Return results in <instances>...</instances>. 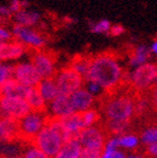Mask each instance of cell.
Listing matches in <instances>:
<instances>
[{
	"label": "cell",
	"mask_w": 157,
	"mask_h": 158,
	"mask_svg": "<svg viewBox=\"0 0 157 158\" xmlns=\"http://www.w3.org/2000/svg\"><path fill=\"white\" fill-rule=\"evenodd\" d=\"M69 99H70V103L75 113H83L89 109H92L96 103V99L83 87L78 89L74 94H71L69 96Z\"/></svg>",
	"instance_id": "9a60e30c"
},
{
	"label": "cell",
	"mask_w": 157,
	"mask_h": 158,
	"mask_svg": "<svg viewBox=\"0 0 157 158\" xmlns=\"http://www.w3.org/2000/svg\"><path fill=\"white\" fill-rule=\"evenodd\" d=\"M13 68L15 65L10 63H0V88L13 78Z\"/></svg>",
	"instance_id": "83f0119b"
},
{
	"label": "cell",
	"mask_w": 157,
	"mask_h": 158,
	"mask_svg": "<svg viewBox=\"0 0 157 158\" xmlns=\"http://www.w3.org/2000/svg\"><path fill=\"white\" fill-rule=\"evenodd\" d=\"M157 77V64L146 63L132 72H125L124 84H128L138 92H146L154 87Z\"/></svg>",
	"instance_id": "277c9868"
},
{
	"label": "cell",
	"mask_w": 157,
	"mask_h": 158,
	"mask_svg": "<svg viewBox=\"0 0 157 158\" xmlns=\"http://www.w3.org/2000/svg\"><path fill=\"white\" fill-rule=\"evenodd\" d=\"M17 137H19L18 122L0 115V143H11Z\"/></svg>",
	"instance_id": "d6986e66"
},
{
	"label": "cell",
	"mask_w": 157,
	"mask_h": 158,
	"mask_svg": "<svg viewBox=\"0 0 157 158\" xmlns=\"http://www.w3.org/2000/svg\"><path fill=\"white\" fill-rule=\"evenodd\" d=\"M151 102L154 106L157 108V86L153 87L152 88V92H151Z\"/></svg>",
	"instance_id": "74e56055"
},
{
	"label": "cell",
	"mask_w": 157,
	"mask_h": 158,
	"mask_svg": "<svg viewBox=\"0 0 157 158\" xmlns=\"http://www.w3.org/2000/svg\"><path fill=\"white\" fill-rule=\"evenodd\" d=\"M77 139L80 143L83 149L101 153L108 138L104 128L99 125H95L83 130Z\"/></svg>",
	"instance_id": "9c48e42d"
},
{
	"label": "cell",
	"mask_w": 157,
	"mask_h": 158,
	"mask_svg": "<svg viewBox=\"0 0 157 158\" xmlns=\"http://www.w3.org/2000/svg\"><path fill=\"white\" fill-rule=\"evenodd\" d=\"M140 141L145 146L157 143V126L150 125L145 127L140 135Z\"/></svg>",
	"instance_id": "4316f807"
},
{
	"label": "cell",
	"mask_w": 157,
	"mask_h": 158,
	"mask_svg": "<svg viewBox=\"0 0 157 158\" xmlns=\"http://www.w3.org/2000/svg\"><path fill=\"white\" fill-rule=\"evenodd\" d=\"M83 153V147L77 138L69 139L62 147L54 158H79Z\"/></svg>",
	"instance_id": "7402d4cb"
},
{
	"label": "cell",
	"mask_w": 157,
	"mask_h": 158,
	"mask_svg": "<svg viewBox=\"0 0 157 158\" xmlns=\"http://www.w3.org/2000/svg\"><path fill=\"white\" fill-rule=\"evenodd\" d=\"M73 70L79 74L80 76H83L86 79L87 74H88L89 66H90V57L86 56H77L76 58H74L70 62V64L68 65Z\"/></svg>",
	"instance_id": "cb8c5ba5"
},
{
	"label": "cell",
	"mask_w": 157,
	"mask_h": 158,
	"mask_svg": "<svg viewBox=\"0 0 157 158\" xmlns=\"http://www.w3.org/2000/svg\"><path fill=\"white\" fill-rule=\"evenodd\" d=\"M28 49L20 44L19 42L12 40L10 42L0 43V63H11L21 59Z\"/></svg>",
	"instance_id": "4fadbf2b"
},
{
	"label": "cell",
	"mask_w": 157,
	"mask_h": 158,
	"mask_svg": "<svg viewBox=\"0 0 157 158\" xmlns=\"http://www.w3.org/2000/svg\"><path fill=\"white\" fill-rule=\"evenodd\" d=\"M12 40H13V35L11 29L5 27L3 24H0V43L10 42Z\"/></svg>",
	"instance_id": "1f68e13d"
},
{
	"label": "cell",
	"mask_w": 157,
	"mask_h": 158,
	"mask_svg": "<svg viewBox=\"0 0 157 158\" xmlns=\"http://www.w3.org/2000/svg\"><path fill=\"white\" fill-rule=\"evenodd\" d=\"M25 100L29 103L31 110H34V111H44V109L47 108V104L40 96L36 88H31Z\"/></svg>",
	"instance_id": "603a6c76"
},
{
	"label": "cell",
	"mask_w": 157,
	"mask_h": 158,
	"mask_svg": "<svg viewBox=\"0 0 157 158\" xmlns=\"http://www.w3.org/2000/svg\"><path fill=\"white\" fill-rule=\"evenodd\" d=\"M151 57H152V53H151V49L147 45H136L130 52V55H129L128 58V64L129 66L134 69L136 67H140L142 65L146 64V63H150Z\"/></svg>",
	"instance_id": "e0dca14e"
},
{
	"label": "cell",
	"mask_w": 157,
	"mask_h": 158,
	"mask_svg": "<svg viewBox=\"0 0 157 158\" xmlns=\"http://www.w3.org/2000/svg\"><path fill=\"white\" fill-rule=\"evenodd\" d=\"M157 86V77H156V80H155V84H154V87Z\"/></svg>",
	"instance_id": "7bdbcfd3"
},
{
	"label": "cell",
	"mask_w": 157,
	"mask_h": 158,
	"mask_svg": "<svg viewBox=\"0 0 157 158\" xmlns=\"http://www.w3.org/2000/svg\"><path fill=\"white\" fill-rule=\"evenodd\" d=\"M58 122L65 136H66L67 141L77 138L80 132L83 130V125L79 113H73L69 116L58 120Z\"/></svg>",
	"instance_id": "2e32d148"
},
{
	"label": "cell",
	"mask_w": 157,
	"mask_h": 158,
	"mask_svg": "<svg viewBox=\"0 0 157 158\" xmlns=\"http://www.w3.org/2000/svg\"><path fill=\"white\" fill-rule=\"evenodd\" d=\"M13 79L28 88H36L42 80L31 60H21L15 64Z\"/></svg>",
	"instance_id": "8fae6325"
},
{
	"label": "cell",
	"mask_w": 157,
	"mask_h": 158,
	"mask_svg": "<svg viewBox=\"0 0 157 158\" xmlns=\"http://www.w3.org/2000/svg\"><path fill=\"white\" fill-rule=\"evenodd\" d=\"M63 21H64V23L66 25H73V24H76V23L78 22V20H77L76 18L70 17V15H66V17H64Z\"/></svg>",
	"instance_id": "f35d334b"
},
{
	"label": "cell",
	"mask_w": 157,
	"mask_h": 158,
	"mask_svg": "<svg viewBox=\"0 0 157 158\" xmlns=\"http://www.w3.org/2000/svg\"><path fill=\"white\" fill-rule=\"evenodd\" d=\"M100 155H101V153L83 149V153H81V155L79 158H100Z\"/></svg>",
	"instance_id": "d590c367"
},
{
	"label": "cell",
	"mask_w": 157,
	"mask_h": 158,
	"mask_svg": "<svg viewBox=\"0 0 157 158\" xmlns=\"http://www.w3.org/2000/svg\"><path fill=\"white\" fill-rule=\"evenodd\" d=\"M54 79L58 87L59 94H66V96H70L78 89L83 88L86 81V79L77 74L69 66H65L58 69Z\"/></svg>",
	"instance_id": "ba28073f"
},
{
	"label": "cell",
	"mask_w": 157,
	"mask_h": 158,
	"mask_svg": "<svg viewBox=\"0 0 157 158\" xmlns=\"http://www.w3.org/2000/svg\"><path fill=\"white\" fill-rule=\"evenodd\" d=\"M8 6H9L10 10H11V12H12L13 15H15V13L19 12V11H21V10H22L21 0H10L9 3H8Z\"/></svg>",
	"instance_id": "e575fe53"
},
{
	"label": "cell",
	"mask_w": 157,
	"mask_h": 158,
	"mask_svg": "<svg viewBox=\"0 0 157 158\" xmlns=\"http://www.w3.org/2000/svg\"><path fill=\"white\" fill-rule=\"evenodd\" d=\"M83 88L86 89L87 91H88L95 99L101 98V97H103V94H106V90H104L98 82L93 81V80H88V79H86L85 85H83Z\"/></svg>",
	"instance_id": "f1b7e54d"
},
{
	"label": "cell",
	"mask_w": 157,
	"mask_h": 158,
	"mask_svg": "<svg viewBox=\"0 0 157 158\" xmlns=\"http://www.w3.org/2000/svg\"><path fill=\"white\" fill-rule=\"evenodd\" d=\"M49 116L44 111L31 110L22 118L18 121L19 137L25 141H32L49 123Z\"/></svg>",
	"instance_id": "5b68a950"
},
{
	"label": "cell",
	"mask_w": 157,
	"mask_h": 158,
	"mask_svg": "<svg viewBox=\"0 0 157 158\" xmlns=\"http://www.w3.org/2000/svg\"><path fill=\"white\" fill-rule=\"evenodd\" d=\"M47 111L54 120H61L75 113L71 106L69 96L62 94H59L51 103L47 104Z\"/></svg>",
	"instance_id": "7c38bea8"
},
{
	"label": "cell",
	"mask_w": 157,
	"mask_h": 158,
	"mask_svg": "<svg viewBox=\"0 0 157 158\" xmlns=\"http://www.w3.org/2000/svg\"><path fill=\"white\" fill-rule=\"evenodd\" d=\"M67 142L58 120L52 118L33 139V146L49 158H54Z\"/></svg>",
	"instance_id": "3957f363"
},
{
	"label": "cell",
	"mask_w": 157,
	"mask_h": 158,
	"mask_svg": "<svg viewBox=\"0 0 157 158\" xmlns=\"http://www.w3.org/2000/svg\"><path fill=\"white\" fill-rule=\"evenodd\" d=\"M3 158H25L23 155H12V156H5Z\"/></svg>",
	"instance_id": "b9f144b4"
},
{
	"label": "cell",
	"mask_w": 157,
	"mask_h": 158,
	"mask_svg": "<svg viewBox=\"0 0 157 158\" xmlns=\"http://www.w3.org/2000/svg\"><path fill=\"white\" fill-rule=\"evenodd\" d=\"M40 96L45 101V103H51L55 98L59 94V90L54 78H45L42 79L36 87Z\"/></svg>",
	"instance_id": "ffe728a7"
},
{
	"label": "cell",
	"mask_w": 157,
	"mask_h": 158,
	"mask_svg": "<svg viewBox=\"0 0 157 158\" xmlns=\"http://www.w3.org/2000/svg\"><path fill=\"white\" fill-rule=\"evenodd\" d=\"M80 114L81 122H83V130L87 127H91V126L98 125L99 120H100V112L97 110V109L92 108L89 109L87 111L83 112Z\"/></svg>",
	"instance_id": "484cf974"
},
{
	"label": "cell",
	"mask_w": 157,
	"mask_h": 158,
	"mask_svg": "<svg viewBox=\"0 0 157 158\" xmlns=\"http://www.w3.org/2000/svg\"><path fill=\"white\" fill-rule=\"evenodd\" d=\"M0 17L2 18L6 22H7L8 20L12 19L13 15L8 5H0Z\"/></svg>",
	"instance_id": "836d02e7"
},
{
	"label": "cell",
	"mask_w": 157,
	"mask_h": 158,
	"mask_svg": "<svg viewBox=\"0 0 157 158\" xmlns=\"http://www.w3.org/2000/svg\"><path fill=\"white\" fill-rule=\"evenodd\" d=\"M150 49H151L152 55H156L157 56V39H155L154 41H153V43L150 46Z\"/></svg>",
	"instance_id": "ab89813d"
},
{
	"label": "cell",
	"mask_w": 157,
	"mask_h": 158,
	"mask_svg": "<svg viewBox=\"0 0 157 158\" xmlns=\"http://www.w3.org/2000/svg\"><path fill=\"white\" fill-rule=\"evenodd\" d=\"M128 158H144V156L141 155L140 153H131L128 155Z\"/></svg>",
	"instance_id": "60d3db41"
},
{
	"label": "cell",
	"mask_w": 157,
	"mask_h": 158,
	"mask_svg": "<svg viewBox=\"0 0 157 158\" xmlns=\"http://www.w3.org/2000/svg\"><path fill=\"white\" fill-rule=\"evenodd\" d=\"M125 70L120 59L112 53H100L90 57V66L86 79L98 82L106 92H113L124 84Z\"/></svg>",
	"instance_id": "6da1fadb"
},
{
	"label": "cell",
	"mask_w": 157,
	"mask_h": 158,
	"mask_svg": "<svg viewBox=\"0 0 157 158\" xmlns=\"http://www.w3.org/2000/svg\"><path fill=\"white\" fill-rule=\"evenodd\" d=\"M126 32L124 25H122L121 23H116V24L111 25L110 32H109V35L113 37H119L121 35H123L124 33Z\"/></svg>",
	"instance_id": "d6a6232c"
},
{
	"label": "cell",
	"mask_w": 157,
	"mask_h": 158,
	"mask_svg": "<svg viewBox=\"0 0 157 158\" xmlns=\"http://www.w3.org/2000/svg\"><path fill=\"white\" fill-rule=\"evenodd\" d=\"M31 88L19 84L15 79H10L0 88V96H15L25 99Z\"/></svg>",
	"instance_id": "44dd1931"
},
{
	"label": "cell",
	"mask_w": 157,
	"mask_h": 158,
	"mask_svg": "<svg viewBox=\"0 0 157 158\" xmlns=\"http://www.w3.org/2000/svg\"><path fill=\"white\" fill-rule=\"evenodd\" d=\"M22 155L24 156L25 158H49V157H47L45 154L42 153L40 149H37L35 146H30V147H28L27 149L23 152Z\"/></svg>",
	"instance_id": "4dcf8cb0"
},
{
	"label": "cell",
	"mask_w": 157,
	"mask_h": 158,
	"mask_svg": "<svg viewBox=\"0 0 157 158\" xmlns=\"http://www.w3.org/2000/svg\"><path fill=\"white\" fill-rule=\"evenodd\" d=\"M140 137L134 133H124L121 135H111L107 139L106 144L112 147L120 148L122 151H135L140 146Z\"/></svg>",
	"instance_id": "5bb4252c"
},
{
	"label": "cell",
	"mask_w": 157,
	"mask_h": 158,
	"mask_svg": "<svg viewBox=\"0 0 157 158\" xmlns=\"http://www.w3.org/2000/svg\"><path fill=\"white\" fill-rule=\"evenodd\" d=\"M100 158H128V155L120 148L112 147L106 144L101 152Z\"/></svg>",
	"instance_id": "f546056e"
},
{
	"label": "cell",
	"mask_w": 157,
	"mask_h": 158,
	"mask_svg": "<svg viewBox=\"0 0 157 158\" xmlns=\"http://www.w3.org/2000/svg\"><path fill=\"white\" fill-rule=\"evenodd\" d=\"M13 40L22 44L25 48L32 51H41L46 46V37L35 27H22L19 24H13L11 27Z\"/></svg>",
	"instance_id": "8992f818"
},
{
	"label": "cell",
	"mask_w": 157,
	"mask_h": 158,
	"mask_svg": "<svg viewBox=\"0 0 157 158\" xmlns=\"http://www.w3.org/2000/svg\"><path fill=\"white\" fill-rule=\"evenodd\" d=\"M102 115L106 122L131 123L136 115V97L130 92H113L103 100Z\"/></svg>",
	"instance_id": "7a4b0ae2"
},
{
	"label": "cell",
	"mask_w": 157,
	"mask_h": 158,
	"mask_svg": "<svg viewBox=\"0 0 157 158\" xmlns=\"http://www.w3.org/2000/svg\"><path fill=\"white\" fill-rule=\"evenodd\" d=\"M15 24L28 27H35L42 21V15L36 10L22 9L12 17Z\"/></svg>",
	"instance_id": "ac0fdd59"
},
{
	"label": "cell",
	"mask_w": 157,
	"mask_h": 158,
	"mask_svg": "<svg viewBox=\"0 0 157 158\" xmlns=\"http://www.w3.org/2000/svg\"><path fill=\"white\" fill-rule=\"evenodd\" d=\"M89 31L92 34H109L112 23L108 19H100L97 21H88Z\"/></svg>",
	"instance_id": "d4e9b609"
},
{
	"label": "cell",
	"mask_w": 157,
	"mask_h": 158,
	"mask_svg": "<svg viewBox=\"0 0 157 158\" xmlns=\"http://www.w3.org/2000/svg\"><path fill=\"white\" fill-rule=\"evenodd\" d=\"M146 152H147L148 156H151V157H154V158H157V143L146 146Z\"/></svg>",
	"instance_id": "8d00e7d4"
},
{
	"label": "cell",
	"mask_w": 157,
	"mask_h": 158,
	"mask_svg": "<svg viewBox=\"0 0 157 158\" xmlns=\"http://www.w3.org/2000/svg\"><path fill=\"white\" fill-rule=\"evenodd\" d=\"M30 60L34 65L36 72L39 73L42 79L55 77L57 73V65L56 58L52 53L44 51V49L35 51Z\"/></svg>",
	"instance_id": "30bf717a"
},
{
	"label": "cell",
	"mask_w": 157,
	"mask_h": 158,
	"mask_svg": "<svg viewBox=\"0 0 157 158\" xmlns=\"http://www.w3.org/2000/svg\"><path fill=\"white\" fill-rule=\"evenodd\" d=\"M31 111L27 100L21 97L0 96V115L13 121H19Z\"/></svg>",
	"instance_id": "52a82bcc"
}]
</instances>
